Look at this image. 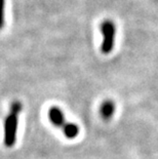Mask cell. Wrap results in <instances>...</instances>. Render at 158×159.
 <instances>
[{
  "instance_id": "1",
  "label": "cell",
  "mask_w": 158,
  "mask_h": 159,
  "mask_svg": "<svg viewBox=\"0 0 158 159\" xmlns=\"http://www.w3.org/2000/svg\"><path fill=\"white\" fill-rule=\"evenodd\" d=\"M22 110L21 102H13L11 106V111L4 120V145L11 148L16 141V133L19 125V115Z\"/></svg>"
},
{
  "instance_id": "2",
  "label": "cell",
  "mask_w": 158,
  "mask_h": 159,
  "mask_svg": "<svg viewBox=\"0 0 158 159\" xmlns=\"http://www.w3.org/2000/svg\"><path fill=\"white\" fill-rule=\"evenodd\" d=\"M101 32L103 35L102 45L101 50L103 53L108 55L114 48L115 44V36H116V26L111 20H105L101 25Z\"/></svg>"
},
{
  "instance_id": "3",
  "label": "cell",
  "mask_w": 158,
  "mask_h": 159,
  "mask_svg": "<svg viewBox=\"0 0 158 159\" xmlns=\"http://www.w3.org/2000/svg\"><path fill=\"white\" fill-rule=\"evenodd\" d=\"M48 116H49V119L52 121V123L56 126H59V127H63L65 125L66 122V119L64 117V114L62 112V110L60 109L58 107H52L48 111Z\"/></svg>"
},
{
  "instance_id": "4",
  "label": "cell",
  "mask_w": 158,
  "mask_h": 159,
  "mask_svg": "<svg viewBox=\"0 0 158 159\" xmlns=\"http://www.w3.org/2000/svg\"><path fill=\"white\" fill-rule=\"evenodd\" d=\"M114 111H115V104L110 100L105 101L101 106V115L105 120H108L113 116Z\"/></svg>"
},
{
  "instance_id": "5",
  "label": "cell",
  "mask_w": 158,
  "mask_h": 159,
  "mask_svg": "<svg viewBox=\"0 0 158 159\" xmlns=\"http://www.w3.org/2000/svg\"><path fill=\"white\" fill-rule=\"evenodd\" d=\"M63 133L68 139H75L79 134V127L74 123H68L67 122L62 127Z\"/></svg>"
},
{
  "instance_id": "6",
  "label": "cell",
  "mask_w": 158,
  "mask_h": 159,
  "mask_svg": "<svg viewBox=\"0 0 158 159\" xmlns=\"http://www.w3.org/2000/svg\"><path fill=\"white\" fill-rule=\"evenodd\" d=\"M4 8L5 0H0V30L4 26Z\"/></svg>"
}]
</instances>
